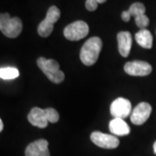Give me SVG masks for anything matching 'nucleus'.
Here are the masks:
<instances>
[{
	"mask_svg": "<svg viewBox=\"0 0 156 156\" xmlns=\"http://www.w3.org/2000/svg\"><path fill=\"white\" fill-rule=\"evenodd\" d=\"M102 47L101 39L98 37H93L88 39L80 51V59L84 65L91 66L95 64Z\"/></svg>",
	"mask_w": 156,
	"mask_h": 156,
	"instance_id": "f257e3e1",
	"label": "nucleus"
},
{
	"mask_svg": "<svg viewBox=\"0 0 156 156\" xmlns=\"http://www.w3.org/2000/svg\"><path fill=\"white\" fill-rule=\"evenodd\" d=\"M37 64L50 82L58 84L64 80V73L60 69V65L56 60L40 57L37 61Z\"/></svg>",
	"mask_w": 156,
	"mask_h": 156,
	"instance_id": "f03ea898",
	"label": "nucleus"
},
{
	"mask_svg": "<svg viewBox=\"0 0 156 156\" xmlns=\"http://www.w3.org/2000/svg\"><path fill=\"white\" fill-rule=\"evenodd\" d=\"M23 30V23L19 17H11L8 13L0 15V30L7 37H17Z\"/></svg>",
	"mask_w": 156,
	"mask_h": 156,
	"instance_id": "7ed1b4c3",
	"label": "nucleus"
},
{
	"mask_svg": "<svg viewBox=\"0 0 156 156\" xmlns=\"http://www.w3.org/2000/svg\"><path fill=\"white\" fill-rule=\"evenodd\" d=\"M60 10L55 5L50 6L47 11L45 18L39 23L37 27V32L43 37H49L54 29V23L57 22L60 18Z\"/></svg>",
	"mask_w": 156,
	"mask_h": 156,
	"instance_id": "20e7f679",
	"label": "nucleus"
},
{
	"mask_svg": "<svg viewBox=\"0 0 156 156\" xmlns=\"http://www.w3.org/2000/svg\"><path fill=\"white\" fill-rule=\"evenodd\" d=\"M89 28L87 23L78 20L69 24L63 30L64 37L69 41H79L89 34Z\"/></svg>",
	"mask_w": 156,
	"mask_h": 156,
	"instance_id": "39448f33",
	"label": "nucleus"
},
{
	"mask_svg": "<svg viewBox=\"0 0 156 156\" xmlns=\"http://www.w3.org/2000/svg\"><path fill=\"white\" fill-rule=\"evenodd\" d=\"M90 139L94 144L102 148H106V149L116 148L120 143L119 139L116 138L115 135L103 134L99 131L93 132L90 135Z\"/></svg>",
	"mask_w": 156,
	"mask_h": 156,
	"instance_id": "423d86ee",
	"label": "nucleus"
},
{
	"mask_svg": "<svg viewBox=\"0 0 156 156\" xmlns=\"http://www.w3.org/2000/svg\"><path fill=\"white\" fill-rule=\"evenodd\" d=\"M124 70L132 76H146L152 72V66L145 61H132L124 65Z\"/></svg>",
	"mask_w": 156,
	"mask_h": 156,
	"instance_id": "0eeeda50",
	"label": "nucleus"
},
{
	"mask_svg": "<svg viewBox=\"0 0 156 156\" xmlns=\"http://www.w3.org/2000/svg\"><path fill=\"white\" fill-rule=\"evenodd\" d=\"M132 110V105L130 101L119 97L112 102L110 106V113L114 118H122L124 119L128 117Z\"/></svg>",
	"mask_w": 156,
	"mask_h": 156,
	"instance_id": "6e6552de",
	"label": "nucleus"
},
{
	"mask_svg": "<svg viewBox=\"0 0 156 156\" xmlns=\"http://www.w3.org/2000/svg\"><path fill=\"white\" fill-rule=\"evenodd\" d=\"M152 112V107L147 102H140L132 111L130 120L135 125H142L149 118Z\"/></svg>",
	"mask_w": 156,
	"mask_h": 156,
	"instance_id": "1a4fd4ad",
	"label": "nucleus"
},
{
	"mask_svg": "<svg viewBox=\"0 0 156 156\" xmlns=\"http://www.w3.org/2000/svg\"><path fill=\"white\" fill-rule=\"evenodd\" d=\"M24 154L25 156H50L48 140L40 139L30 143Z\"/></svg>",
	"mask_w": 156,
	"mask_h": 156,
	"instance_id": "9d476101",
	"label": "nucleus"
},
{
	"mask_svg": "<svg viewBox=\"0 0 156 156\" xmlns=\"http://www.w3.org/2000/svg\"><path fill=\"white\" fill-rule=\"evenodd\" d=\"M28 121L31 125L39 128H45L49 123L44 109H42L37 107L31 108L28 115Z\"/></svg>",
	"mask_w": 156,
	"mask_h": 156,
	"instance_id": "9b49d317",
	"label": "nucleus"
},
{
	"mask_svg": "<svg viewBox=\"0 0 156 156\" xmlns=\"http://www.w3.org/2000/svg\"><path fill=\"white\" fill-rule=\"evenodd\" d=\"M118 50L123 57H127L132 47V36L128 31H121L117 34Z\"/></svg>",
	"mask_w": 156,
	"mask_h": 156,
	"instance_id": "f8f14e48",
	"label": "nucleus"
},
{
	"mask_svg": "<svg viewBox=\"0 0 156 156\" xmlns=\"http://www.w3.org/2000/svg\"><path fill=\"white\" fill-rule=\"evenodd\" d=\"M108 128L112 134L117 136L128 135L130 133L129 126L122 118H114L110 121Z\"/></svg>",
	"mask_w": 156,
	"mask_h": 156,
	"instance_id": "ddd939ff",
	"label": "nucleus"
},
{
	"mask_svg": "<svg viewBox=\"0 0 156 156\" xmlns=\"http://www.w3.org/2000/svg\"><path fill=\"white\" fill-rule=\"evenodd\" d=\"M137 44L145 49H151L153 46V36L147 29H140L134 36Z\"/></svg>",
	"mask_w": 156,
	"mask_h": 156,
	"instance_id": "4468645a",
	"label": "nucleus"
},
{
	"mask_svg": "<svg viewBox=\"0 0 156 156\" xmlns=\"http://www.w3.org/2000/svg\"><path fill=\"white\" fill-rule=\"evenodd\" d=\"M19 76V71L17 68L3 67L0 69V77L3 80H13Z\"/></svg>",
	"mask_w": 156,
	"mask_h": 156,
	"instance_id": "2eb2a0df",
	"label": "nucleus"
},
{
	"mask_svg": "<svg viewBox=\"0 0 156 156\" xmlns=\"http://www.w3.org/2000/svg\"><path fill=\"white\" fill-rule=\"evenodd\" d=\"M128 11L131 14V16L136 17L140 16V15L145 14L146 8L144 5L141 4V3H134L132 5L129 7Z\"/></svg>",
	"mask_w": 156,
	"mask_h": 156,
	"instance_id": "dca6fc26",
	"label": "nucleus"
},
{
	"mask_svg": "<svg viewBox=\"0 0 156 156\" xmlns=\"http://www.w3.org/2000/svg\"><path fill=\"white\" fill-rule=\"evenodd\" d=\"M45 115L47 117V120L49 121V122L51 123H56L59 121V114L58 112L56 111L55 108H45Z\"/></svg>",
	"mask_w": 156,
	"mask_h": 156,
	"instance_id": "f3484780",
	"label": "nucleus"
},
{
	"mask_svg": "<svg viewBox=\"0 0 156 156\" xmlns=\"http://www.w3.org/2000/svg\"><path fill=\"white\" fill-rule=\"evenodd\" d=\"M134 20H135L136 25L140 29H146V27L149 24V18L146 14L140 15L138 17H134Z\"/></svg>",
	"mask_w": 156,
	"mask_h": 156,
	"instance_id": "a211bd4d",
	"label": "nucleus"
},
{
	"mask_svg": "<svg viewBox=\"0 0 156 156\" xmlns=\"http://www.w3.org/2000/svg\"><path fill=\"white\" fill-rule=\"evenodd\" d=\"M98 2L96 0H86L85 2V7L89 11H94L98 7Z\"/></svg>",
	"mask_w": 156,
	"mask_h": 156,
	"instance_id": "6ab92c4d",
	"label": "nucleus"
},
{
	"mask_svg": "<svg viewBox=\"0 0 156 156\" xmlns=\"http://www.w3.org/2000/svg\"><path fill=\"white\" fill-rule=\"evenodd\" d=\"M132 17L131 14L129 13L128 11H124L122 13V19L124 22H128L130 20V17Z\"/></svg>",
	"mask_w": 156,
	"mask_h": 156,
	"instance_id": "aec40b11",
	"label": "nucleus"
},
{
	"mask_svg": "<svg viewBox=\"0 0 156 156\" xmlns=\"http://www.w3.org/2000/svg\"><path fill=\"white\" fill-rule=\"evenodd\" d=\"M3 129H4V123L2 120H0V131H3Z\"/></svg>",
	"mask_w": 156,
	"mask_h": 156,
	"instance_id": "412c9836",
	"label": "nucleus"
},
{
	"mask_svg": "<svg viewBox=\"0 0 156 156\" xmlns=\"http://www.w3.org/2000/svg\"><path fill=\"white\" fill-rule=\"evenodd\" d=\"M97 2H98V4H103V3H105L107 0H96Z\"/></svg>",
	"mask_w": 156,
	"mask_h": 156,
	"instance_id": "4be33fe9",
	"label": "nucleus"
},
{
	"mask_svg": "<svg viewBox=\"0 0 156 156\" xmlns=\"http://www.w3.org/2000/svg\"><path fill=\"white\" fill-rule=\"evenodd\" d=\"M154 154H156V141L154 142Z\"/></svg>",
	"mask_w": 156,
	"mask_h": 156,
	"instance_id": "5701e85b",
	"label": "nucleus"
}]
</instances>
